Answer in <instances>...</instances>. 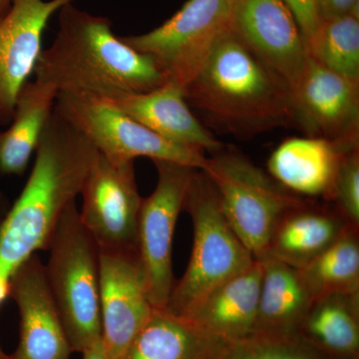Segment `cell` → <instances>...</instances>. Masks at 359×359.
<instances>
[{
    "instance_id": "33",
    "label": "cell",
    "mask_w": 359,
    "mask_h": 359,
    "mask_svg": "<svg viewBox=\"0 0 359 359\" xmlns=\"http://www.w3.org/2000/svg\"><path fill=\"white\" fill-rule=\"evenodd\" d=\"M13 0H0V15L6 13L7 9L11 7Z\"/></svg>"
},
{
    "instance_id": "32",
    "label": "cell",
    "mask_w": 359,
    "mask_h": 359,
    "mask_svg": "<svg viewBox=\"0 0 359 359\" xmlns=\"http://www.w3.org/2000/svg\"><path fill=\"white\" fill-rule=\"evenodd\" d=\"M9 208H11V205H9L6 196L0 190V218H2L6 214Z\"/></svg>"
},
{
    "instance_id": "3",
    "label": "cell",
    "mask_w": 359,
    "mask_h": 359,
    "mask_svg": "<svg viewBox=\"0 0 359 359\" xmlns=\"http://www.w3.org/2000/svg\"><path fill=\"white\" fill-rule=\"evenodd\" d=\"M187 102L235 136L294 126L289 84L269 68L231 27L184 89Z\"/></svg>"
},
{
    "instance_id": "10",
    "label": "cell",
    "mask_w": 359,
    "mask_h": 359,
    "mask_svg": "<svg viewBox=\"0 0 359 359\" xmlns=\"http://www.w3.org/2000/svg\"><path fill=\"white\" fill-rule=\"evenodd\" d=\"M80 196V219L102 252H138L142 199L134 161H116L96 149Z\"/></svg>"
},
{
    "instance_id": "6",
    "label": "cell",
    "mask_w": 359,
    "mask_h": 359,
    "mask_svg": "<svg viewBox=\"0 0 359 359\" xmlns=\"http://www.w3.org/2000/svg\"><path fill=\"white\" fill-rule=\"evenodd\" d=\"M202 171L229 226L256 259L266 255L280 219L304 202L238 153H216Z\"/></svg>"
},
{
    "instance_id": "24",
    "label": "cell",
    "mask_w": 359,
    "mask_h": 359,
    "mask_svg": "<svg viewBox=\"0 0 359 359\" xmlns=\"http://www.w3.org/2000/svg\"><path fill=\"white\" fill-rule=\"evenodd\" d=\"M297 271L313 299L330 292L359 294L358 226L351 224L334 244Z\"/></svg>"
},
{
    "instance_id": "16",
    "label": "cell",
    "mask_w": 359,
    "mask_h": 359,
    "mask_svg": "<svg viewBox=\"0 0 359 359\" xmlns=\"http://www.w3.org/2000/svg\"><path fill=\"white\" fill-rule=\"evenodd\" d=\"M105 98L168 141L204 153L216 154L223 149L221 142L201 124L189 108L184 89L172 82L166 81L143 93H118Z\"/></svg>"
},
{
    "instance_id": "5",
    "label": "cell",
    "mask_w": 359,
    "mask_h": 359,
    "mask_svg": "<svg viewBox=\"0 0 359 359\" xmlns=\"http://www.w3.org/2000/svg\"><path fill=\"white\" fill-rule=\"evenodd\" d=\"M183 210L193 221L192 254L165 309L189 318L212 290L249 268L256 259L229 226L211 182L201 170L193 175Z\"/></svg>"
},
{
    "instance_id": "29",
    "label": "cell",
    "mask_w": 359,
    "mask_h": 359,
    "mask_svg": "<svg viewBox=\"0 0 359 359\" xmlns=\"http://www.w3.org/2000/svg\"><path fill=\"white\" fill-rule=\"evenodd\" d=\"M358 4L359 0H318L321 21L346 15L358 18Z\"/></svg>"
},
{
    "instance_id": "9",
    "label": "cell",
    "mask_w": 359,
    "mask_h": 359,
    "mask_svg": "<svg viewBox=\"0 0 359 359\" xmlns=\"http://www.w3.org/2000/svg\"><path fill=\"white\" fill-rule=\"evenodd\" d=\"M157 170L155 190L142 199L137 228V250L149 299L165 309L175 283L173 240L180 212L195 168L166 160H153Z\"/></svg>"
},
{
    "instance_id": "13",
    "label": "cell",
    "mask_w": 359,
    "mask_h": 359,
    "mask_svg": "<svg viewBox=\"0 0 359 359\" xmlns=\"http://www.w3.org/2000/svg\"><path fill=\"white\" fill-rule=\"evenodd\" d=\"M75 0H13L0 15V126L13 117L16 99L30 81L52 16Z\"/></svg>"
},
{
    "instance_id": "21",
    "label": "cell",
    "mask_w": 359,
    "mask_h": 359,
    "mask_svg": "<svg viewBox=\"0 0 359 359\" xmlns=\"http://www.w3.org/2000/svg\"><path fill=\"white\" fill-rule=\"evenodd\" d=\"M263 280L254 332L299 334L313 299L301 273L289 264L264 256Z\"/></svg>"
},
{
    "instance_id": "34",
    "label": "cell",
    "mask_w": 359,
    "mask_h": 359,
    "mask_svg": "<svg viewBox=\"0 0 359 359\" xmlns=\"http://www.w3.org/2000/svg\"><path fill=\"white\" fill-rule=\"evenodd\" d=\"M0 359H9L8 354L4 353V348H2L1 342H0Z\"/></svg>"
},
{
    "instance_id": "14",
    "label": "cell",
    "mask_w": 359,
    "mask_h": 359,
    "mask_svg": "<svg viewBox=\"0 0 359 359\" xmlns=\"http://www.w3.org/2000/svg\"><path fill=\"white\" fill-rule=\"evenodd\" d=\"M231 27L290 90L294 88L309 55L306 40L283 0H233Z\"/></svg>"
},
{
    "instance_id": "2",
    "label": "cell",
    "mask_w": 359,
    "mask_h": 359,
    "mask_svg": "<svg viewBox=\"0 0 359 359\" xmlns=\"http://www.w3.org/2000/svg\"><path fill=\"white\" fill-rule=\"evenodd\" d=\"M59 28L48 48L40 53L35 81L59 94L85 93L108 97L143 93L166 82L154 60L116 36L108 18L66 4Z\"/></svg>"
},
{
    "instance_id": "28",
    "label": "cell",
    "mask_w": 359,
    "mask_h": 359,
    "mask_svg": "<svg viewBox=\"0 0 359 359\" xmlns=\"http://www.w3.org/2000/svg\"><path fill=\"white\" fill-rule=\"evenodd\" d=\"M292 11L302 36L306 42L318 32L321 25L318 0H283Z\"/></svg>"
},
{
    "instance_id": "30",
    "label": "cell",
    "mask_w": 359,
    "mask_h": 359,
    "mask_svg": "<svg viewBox=\"0 0 359 359\" xmlns=\"http://www.w3.org/2000/svg\"><path fill=\"white\" fill-rule=\"evenodd\" d=\"M82 354V359H110L104 348L102 341L97 342L94 346H90Z\"/></svg>"
},
{
    "instance_id": "31",
    "label": "cell",
    "mask_w": 359,
    "mask_h": 359,
    "mask_svg": "<svg viewBox=\"0 0 359 359\" xmlns=\"http://www.w3.org/2000/svg\"><path fill=\"white\" fill-rule=\"evenodd\" d=\"M11 278L0 273V308H1L2 304L6 301L7 297H11Z\"/></svg>"
},
{
    "instance_id": "17",
    "label": "cell",
    "mask_w": 359,
    "mask_h": 359,
    "mask_svg": "<svg viewBox=\"0 0 359 359\" xmlns=\"http://www.w3.org/2000/svg\"><path fill=\"white\" fill-rule=\"evenodd\" d=\"M263 264L255 259L201 302L189 320L226 342L244 339L255 332Z\"/></svg>"
},
{
    "instance_id": "8",
    "label": "cell",
    "mask_w": 359,
    "mask_h": 359,
    "mask_svg": "<svg viewBox=\"0 0 359 359\" xmlns=\"http://www.w3.org/2000/svg\"><path fill=\"white\" fill-rule=\"evenodd\" d=\"M231 13L233 0H188L159 27L122 39L152 58L166 81L185 89L231 27Z\"/></svg>"
},
{
    "instance_id": "1",
    "label": "cell",
    "mask_w": 359,
    "mask_h": 359,
    "mask_svg": "<svg viewBox=\"0 0 359 359\" xmlns=\"http://www.w3.org/2000/svg\"><path fill=\"white\" fill-rule=\"evenodd\" d=\"M95 154L88 139L53 109L25 188L0 221V273L11 278L25 259L47 250Z\"/></svg>"
},
{
    "instance_id": "27",
    "label": "cell",
    "mask_w": 359,
    "mask_h": 359,
    "mask_svg": "<svg viewBox=\"0 0 359 359\" xmlns=\"http://www.w3.org/2000/svg\"><path fill=\"white\" fill-rule=\"evenodd\" d=\"M330 199L348 223L359 226V148L340 159Z\"/></svg>"
},
{
    "instance_id": "18",
    "label": "cell",
    "mask_w": 359,
    "mask_h": 359,
    "mask_svg": "<svg viewBox=\"0 0 359 359\" xmlns=\"http://www.w3.org/2000/svg\"><path fill=\"white\" fill-rule=\"evenodd\" d=\"M349 151L320 137L287 139L269 157V174L292 194L330 199L340 159Z\"/></svg>"
},
{
    "instance_id": "23",
    "label": "cell",
    "mask_w": 359,
    "mask_h": 359,
    "mask_svg": "<svg viewBox=\"0 0 359 359\" xmlns=\"http://www.w3.org/2000/svg\"><path fill=\"white\" fill-rule=\"evenodd\" d=\"M299 334L318 351L355 359L359 349V294L330 292L316 297Z\"/></svg>"
},
{
    "instance_id": "15",
    "label": "cell",
    "mask_w": 359,
    "mask_h": 359,
    "mask_svg": "<svg viewBox=\"0 0 359 359\" xmlns=\"http://www.w3.org/2000/svg\"><path fill=\"white\" fill-rule=\"evenodd\" d=\"M11 280V297L20 313V340L9 359H70L72 349L39 255L25 259Z\"/></svg>"
},
{
    "instance_id": "22",
    "label": "cell",
    "mask_w": 359,
    "mask_h": 359,
    "mask_svg": "<svg viewBox=\"0 0 359 359\" xmlns=\"http://www.w3.org/2000/svg\"><path fill=\"white\" fill-rule=\"evenodd\" d=\"M58 93L51 87L28 82L16 99L8 128L0 131V175L22 176L36 152Z\"/></svg>"
},
{
    "instance_id": "19",
    "label": "cell",
    "mask_w": 359,
    "mask_h": 359,
    "mask_svg": "<svg viewBox=\"0 0 359 359\" xmlns=\"http://www.w3.org/2000/svg\"><path fill=\"white\" fill-rule=\"evenodd\" d=\"M351 224L337 209L302 202L276 224L264 256L302 269L334 244Z\"/></svg>"
},
{
    "instance_id": "26",
    "label": "cell",
    "mask_w": 359,
    "mask_h": 359,
    "mask_svg": "<svg viewBox=\"0 0 359 359\" xmlns=\"http://www.w3.org/2000/svg\"><path fill=\"white\" fill-rule=\"evenodd\" d=\"M217 359H323L320 351L301 334L252 332L228 342Z\"/></svg>"
},
{
    "instance_id": "25",
    "label": "cell",
    "mask_w": 359,
    "mask_h": 359,
    "mask_svg": "<svg viewBox=\"0 0 359 359\" xmlns=\"http://www.w3.org/2000/svg\"><path fill=\"white\" fill-rule=\"evenodd\" d=\"M309 58L347 79L359 82V20L353 15L321 21L306 42Z\"/></svg>"
},
{
    "instance_id": "12",
    "label": "cell",
    "mask_w": 359,
    "mask_h": 359,
    "mask_svg": "<svg viewBox=\"0 0 359 359\" xmlns=\"http://www.w3.org/2000/svg\"><path fill=\"white\" fill-rule=\"evenodd\" d=\"M100 257L101 341L110 359H120L154 311L138 252Z\"/></svg>"
},
{
    "instance_id": "20",
    "label": "cell",
    "mask_w": 359,
    "mask_h": 359,
    "mask_svg": "<svg viewBox=\"0 0 359 359\" xmlns=\"http://www.w3.org/2000/svg\"><path fill=\"white\" fill-rule=\"evenodd\" d=\"M226 344L189 318L154 309L120 359H217Z\"/></svg>"
},
{
    "instance_id": "7",
    "label": "cell",
    "mask_w": 359,
    "mask_h": 359,
    "mask_svg": "<svg viewBox=\"0 0 359 359\" xmlns=\"http://www.w3.org/2000/svg\"><path fill=\"white\" fill-rule=\"evenodd\" d=\"M54 109L106 157L134 161L138 157L166 160L204 170L208 157L202 151L168 141L94 94H59Z\"/></svg>"
},
{
    "instance_id": "4",
    "label": "cell",
    "mask_w": 359,
    "mask_h": 359,
    "mask_svg": "<svg viewBox=\"0 0 359 359\" xmlns=\"http://www.w3.org/2000/svg\"><path fill=\"white\" fill-rule=\"evenodd\" d=\"M45 276L60 314L72 353L100 341V257L82 224L76 203L70 205L47 250Z\"/></svg>"
},
{
    "instance_id": "11",
    "label": "cell",
    "mask_w": 359,
    "mask_h": 359,
    "mask_svg": "<svg viewBox=\"0 0 359 359\" xmlns=\"http://www.w3.org/2000/svg\"><path fill=\"white\" fill-rule=\"evenodd\" d=\"M295 125L344 150L359 148V82L327 69L309 58L292 89Z\"/></svg>"
}]
</instances>
